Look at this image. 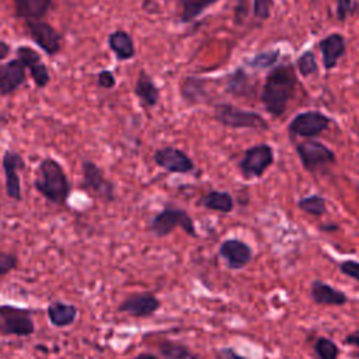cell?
Returning a JSON list of instances; mask_svg holds the SVG:
<instances>
[{"mask_svg": "<svg viewBox=\"0 0 359 359\" xmlns=\"http://www.w3.org/2000/svg\"><path fill=\"white\" fill-rule=\"evenodd\" d=\"M177 227H180L185 234L196 237V230L192 217L184 209L178 208H164L149 222V231L156 237H167Z\"/></svg>", "mask_w": 359, "mask_h": 359, "instance_id": "obj_4", "label": "cell"}, {"mask_svg": "<svg viewBox=\"0 0 359 359\" xmlns=\"http://www.w3.org/2000/svg\"><path fill=\"white\" fill-rule=\"evenodd\" d=\"M352 10V0H337V14L339 20H345Z\"/></svg>", "mask_w": 359, "mask_h": 359, "instance_id": "obj_36", "label": "cell"}, {"mask_svg": "<svg viewBox=\"0 0 359 359\" xmlns=\"http://www.w3.org/2000/svg\"><path fill=\"white\" fill-rule=\"evenodd\" d=\"M297 156L304 167L310 172H316L318 168L335 163V154L331 149L317 140H306L296 146Z\"/></svg>", "mask_w": 359, "mask_h": 359, "instance_id": "obj_9", "label": "cell"}, {"mask_svg": "<svg viewBox=\"0 0 359 359\" xmlns=\"http://www.w3.org/2000/svg\"><path fill=\"white\" fill-rule=\"evenodd\" d=\"M330 125V119L317 111H306L293 118L289 123V133L300 137H314L323 133Z\"/></svg>", "mask_w": 359, "mask_h": 359, "instance_id": "obj_13", "label": "cell"}, {"mask_svg": "<svg viewBox=\"0 0 359 359\" xmlns=\"http://www.w3.org/2000/svg\"><path fill=\"white\" fill-rule=\"evenodd\" d=\"M130 359H158V358L156 355H153V353L143 352V353H139V355H136V356H133Z\"/></svg>", "mask_w": 359, "mask_h": 359, "instance_id": "obj_40", "label": "cell"}, {"mask_svg": "<svg viewBox=\"0 0 359 359\" xmlns=\"http://www.w3.org/2000/svg\"><path fill=\"white\" fill-rule=\"evenodd\" d=\"M18 265V257L14 252L0 250V276L14 271Z\"/></svg>", "mask_w": 359, "mask_h": 359, "instance_id": "obj_29", "label": "cell"}, {"mask_svg": "<svg viewBox=\"0 0 359 359\" xmlns=\"http://www.w3.org/2000/svg\"><path fill=\"white\" fill-rule=\"evenodd\" d=\"M14 11L18 18L27 20H42L50 6L52 0H13Z\"/></svg>", "mask_w": 359, "mask_h": 359, "instance_id": "obj_19", "label": "cell"}, {"mask_svg": "<svg viewBox=\"0 0 359 359\" xmlns=\"http://www.w3.org/2000/svg\"><path fill=\"white\" fill-rule=\"evenodd\" d=\"M217 0H181L182 4V20L191 21L196 18L205 8L216 3Z\"/></svg>", "mask_w": 359, "mask_h": 359, "instance_id": "obj_27", "label": "cell"}, {"mask_svg": "<svg viewBox=\"0 0 359 359\" xmlns=\"http://www.w3.org/2000/svg\"><path fill=\"white\" fill-rule=\"evenodd\" d=\"M199 206L220 213H229L234 208V201L230 192L227 191H209L196 202Z\"/></svg>", "mask_w": 359, "mask_h": 359, "instance_id": "obj_22", "label": "cell"}, {"mask_svg": "<svg viewBox=\"0 0 359 359\" xmlns=\"http://www.w3.org/2000/svg\"><path fill=\"white\" fill-rule=\"evenodd\" d=\"M15 52L18 56L17 59H20L29 70L35 86L38 88H45L50 81V74L48 66L42 62L39 53L29 46H18Z\"/></svg>", "mask_w": 359, "mask_h": 359, "instance_id": "obj_15", "label": "cell"}, {"mask_svg": "<svg viewBox=\"0 0 359 359\" xmlns=\"http://www.w3.org/2000/svg\"><path fill=\"white\" fill-rule=\"evenodd\" d=\"M294 87L296 77L290 66L282 65L273 69L268 74L262 88L261 100L265 109L273 116H280L294 93Z\"/></svg>", "mask_w": 359, "mask_h": 359, "instance_id": "obj_2", "label": "cell"}, {"mask_svg": "<svg viewBox=\"0 0 359 359\" xmlns=\"http://www.w3.org/2000/svg\"><path fill=\"white\" fill-rule=\"evenodd\" d=\"M314 352L317 359H338L339 348L332 339L327 337H318L314 342Z\"/></svg>", "mask_w": 359, "mask_h": 359, "instance_id": "obj_26", "label": "cell"}, {"mask_svg": "<svg viewBox=\"0 0 359 359\" xmlns=\"http://www.w3.org/2000/svg\"><path fill=\"white\" fill-rule=\"evenodd\" d=\"M338 229H339V227H338L337 224H331V223L320 226V230H321V231H325V233H330V231H337Z\"/></svg>", "mask_w": 359, "mask_h": 359, "instance_id": "obj_39", "label": "cell"}, {"mask_svg": "<svg viewBox=\"0 0 359 359\" xmlns=\"http://www.w3.org/2000/svg\"><path fill=\"white\" fill-rule=\"evenodd\" d=\"M215 359H248V358L237 353V351L233 349L231 346H223L215 352Z\"/></svg>", "mask_w": 359, "mask_h": 359, "instance_id": "obj_35", "label": "cell"}, {"mask_svg": "<svg viewBox=\"0 0 359 359\" xmlns=\"http://www.w3.org/2000/svg\"><path fill=\"white\" fill-rule=\"evenodd\" d=\"M297 69L302 76H310L317 72V62L311 52H304L297 60Z\"/></svg>", "mask_w": 359, "mask_h": 359, "instance_id": "obj_28", "label": "cell"}, {"mask_svg": "<svg viewBox=\"0 0 359 359\" xmlns=\"http://www.w3.org/2000/svg\"><path fill=\"white\" fill-rule=\"evenodd\" d=\"M25 27L32 41L48 55L55 56L62 49V35L42 20H27Z\"/></svg>", "mask_w": 359, "mask_h": 359, "instance_id": "obj_10", "label": "cell"}, {"mask_svg": "<svg viewBox=\"0 0 359 359\" xmlns=\"http://www.w3.org/2000/svg\"><path fill=\"white\" fill-rule=\"evenodd\" d=\"M215 118L229 128H248V129H268L266 121L257 112L244 111L230 104H219L215 108Z\"/></svg>", "mask_w": 359, "mask_h": 359, "instance_id": "obj_6", "label": "cell"}, {"mask_svg": "<svg viewBox=\"0 0 359 359\" xmlns=\"http://www.w3.org/2000/svg\"><path fill=\"white\" fill-rule=\"evenodd\" d=\"M271 6H272V0H254V14L258 18L265 20L269 17Z\"/></svg>", "mask_w": 359, "mask_h": 359, "instance_id": "obj_34", "label": "cell"}, {"mask_svg": "<svg viewBox=\"0 0 359 359\" xmlns=\"http://www.w3.org/2000/svg\"><path fill=\"white\" fill-rule=\"evenodd\" d=\"M310 297L320 306H344L348 303V296L345 292L338 290L323 280L311 282Z\"/></svg>", "mask_w": 359, "mask_h": 359, "instance_id": "obj_17", "label": "cell"}, {"mask_svg": "<svg viewBox=\"0 0 359 359\" xmlns=\"http://www.w3.org/2000/svg\"><path fill=\"white\" fill-rule=\"evenodd\" d=\"M247 76L244 74L243 70H237V73L234 76H231L230 81H229V87L230 91L233 93H243L245 90V84H247Z\"/></svg>", "mask_w": 359, "mask_h": 359, "instance_id": "obj_32", "label": "cell"}, {"mask_svg": "<svg viewBox=\"0 0 359 359\" xmlns=\"http://www.w3.org/2000/svg\"><path fill=\"white\" fill-rule=\"evenodd\" d=\"M160 355L165 359H198L187 345L164 339L158 344Z\"/></svg>", "mask_w": 359, "mask_h": 359, "instance_id": "obj_25", "label": "cell"}, {"mask_svg": "<svg viewBox=\"0 0 359 359\" xmlns=\"http://www.w3.org/2000/svg\"><path fill=\"white\" fill-rule=\"evenodd\" d=\"M10 53V45L4 41H0V60L6 59Z\"/></svg>", "mask_w": 359, "mask_h": 359, "instance_id": "obj_38", "label": "cell"}, {"mask_svg": "<svg viewBox=\"0 0 359 359\" xmlns=\"http://www.w3.org/2000/svg\"><path fill=\"white\" fill-rule=\"evenodd\" d=\"M27 67L20 59L0 65V94L8 95L25 83Z\"/></svg>", "mask_w": 359, "mask_h": 359, "instance_id": "obj_16", "label": "cell"}, {"mask_svg": "<svg viewBox=\"0 0 359 359\" xmlns=\"http://www.w3.org/2000/svg\"><path fill=\"white\" fill-rule=\"evenodd\" d=\"M160 300L150 292L132 293L118 304V313L128 314L133 318H149L160 309Z\"/></svg>", "mask_w": 359, "mask_h": 359, "instance_id": "obj_11", "label": "cell"}, {"mask_svg": "<svg viewBox=\"0 0 359 359\" xmlns=\"http://www.w3.org/2000/svg\"><path fill=\"white\" fill-rule=\"evenodd\" d=\"M80 189L102 202H114L116 199L115 184L108 180L102 168L91 160H84L81 163Z\"/></svg>", "mask_w": 359, "mask_h": 359, "instance_id": "obj_3", "label": "cell"}, {"mask_svg": "<svg viewBox=\"0 0 359 359\" xmlns=\"http://www.w3.org/2000/svg\"><path fill=\"white\" fill-rule=\"evenodd\" d=\"M318 46L323 53V63L325 69H332L345 52V39L339 34H331L324 38Z\"/></svg>", "mask_w": 359, "mask_h": 359, "instance_id": "obj_20", "label": "cell"}, {"mask_svg": "<svg viewBox=\"0 0 359 359\" xmlns=\"http://www.w3.org/2000/svg\"><path fill=\"white\" fill-rule=\"evenodd\" d=\"M108 45L119 60H129L136 53L132 36L123 29H116L111 32L108 36Z\"/></svg>", "mask_w": 359, "mask_h": 359, "instance_id": "obj_21", "label": "cell"}, {"mask_svg": "<svg viewBox=\"0 0 359 359\" xmlns=\"http://www.w3.org/2000/svg\"><path fill=\"white\" fill-rule=\"evenodd\" d=\"M338 268H339V271H341L344 275H346V276L352 278L353 280L359 282V261H355V259H345V261L339 262Z\"/></svg>", "mask_w": 359, "mask_h": 359, "instance_id": "obj_31", "label": "cell"}, {"mask_svg": "<svg viewBox=\"0 0 359 359\" xmlns=\"http://www.w3.org/2000/svg\"><path fill=\"white\" fill-rule=\"evenodd\" d=\"M297 208L303 210L307 215H311L314 217H320L327 212V201L323 195L320 194H313L303 196L297 199Z\"/></svg>", "mask_w": 359, "mask_h": 359, "instance_id": "obj_24", "label": "cell"}, {"mask_svg": "<svg viewBox=\"0 0 359 359\" xmlns=\"http://www.w3.org/2000/svg\"><path fill=\"white\" fill-rule=\"evenodd\" d=\"M1 167L4 172V189L7 198L21 202L22 191H21V180L18 171L25 167V161L22 156L11 149H7L1 157Z\"/></svg>", "mask_w": 359, "mask_h": 359, "instance_id": "obj_8", "label": "cell"}, {"mask_svg": "<svg viewBox=\"0 0 359 359\" xmlns=\"http://www.w3.org/2000/svg\"><path fill=\"white\" fill-rule=\"evenodd\" d=\"M153 161L164 171L172 174H188L195 168L192 158L185 151L172 146L157 149L153 154Z\"/></svg>", "mask_w": 359, "mask_h": 359, "instance_id": "obj_12", "label": "cell"}, {"mask_svg": "<svg viewBox=\"0 0 359 359\" xmlns=\"http://www.w3.org/2000/svg\"><path fill=\"white\" fill-rule=\"evenodd\" d=\"M272 164V147L266 143H261L245 150L244 157L238 163V168L244 178H261Z\"/></svg>", "mask_w": 359, "mask_h": 359, "instance_id": "obj_7", "label": "cell"}, {"mask_svg": "<svg viewBox=\"0 0 359 359\" xmlns=\"http://www.w3.org/2000/svg\"><path fill=\"white\" fill-rule=\"evenodd\" d=\"M135 94L146 107H154L160 97L158 88L156 87L153 80L146 74V72L139 73V77L135 86Z\"/></svg>", "mask_w": 359, "mask_h": 359, "instance_id": "obj_23", "label": "cell"}, {"mask_svg": "<svg viewBox=\"0 0 359 359\" xmlns=\"http://www.w3.org/2000/svg\"><path fill=\"white\" fill-rule=\"evenodd\" d=\"M97 84H98V87L105 88V90L114 88L115 84H116V80H115L114 73L109 72V70H101V72L97 74Z\"/></svg>", "mask_w": 359, "mask_h": 359, "instance_id": "obj_33", "label": "cell"}, {"mask_svg": "<svg viewBox=\"0 0 359 359\" xmlns=\"http://www.w3.org/2000/svg\"><path fill=\"white\" fill-rule=\"evenodd\" d=\"M35 332L32 311L14 304H0V334L7 337H29Z\"/></svg>", "mask_w": 359, "mask_h": 359, "instance_id": "obj_5", "label": "cell"}, {"mask_svg": "<svg viewBox=\"0 0 359 359\" xmlns=\"http://www.w3.org/2000/svg\"><path fill=\"white\" fill-rule=\"evenodd\" d=\"M344 342H345V345H349V346H353V348H355V351L352 352V356H353L355 359H359V331L346 335L345 339H344Z\"/></svg>", "mask_w": 359, "mask_h": 359, "instance_id": "obj_37", "label": "cell"}, {"mask_svg": "<svg viewBox=\"0 0 359 359\" xmlns=\"http://www.w3.org/2000/svg\"><path fill=\"white\" fill-rule=\"evenodd\" d=\"M79 314L77 306L72 303H65L62 300H55L48 304L46 316L49 323L56 328H65L72 325Z\"/></svg>", "mask_w": 359, "mask_h": 359, "instance_id": "obj_18", "label": "cell"}, {"mask_svg": "<svg viewBox=\"0 0 359 359\" xmlns=\"http://www.w3.org/2000/svg\"><path fill=\"white\" fill-rule=\"evenodd\" d=\"M278 55H279L278 50L259 53V55H257L252 60H250V65L254 66V67H258V69L269 67V66H272V65L278 60Z\"/></svg>", "mask_w": 359, "mask_h": 359, "instance_id": "obj_30", "label": "cell"}, {"mask_svg": "<svg viewBox=\"0 0 359 359\" xmlns=\"http://www.w3.org/2000/svg\"><path fill=\"white\" fill-rule=\"evenodd\" d=\"M219 255L230 269H241L252 259V250L240 238H226L219 245Z\"/></svg>", "mask_w": 359, "mask_h": 359, "instance_id": "obj_14", "label": "cell"}, {"mask_svg": "<svg viewBox=\"0 0 359 359\" xmlns=\"http://www.w3.org/2000/svg\"><path fill=\"white\" fill-rule=\"evenodd\" d=\"M34 188L43 199L56 206H65L72 192L65 168L52 157H45L39 161L34 177Z\"/></svg>", "mask_w": 359, "mask_h": 359, "instance_id": "obj_1", "label": "cell"}]
</instances>
